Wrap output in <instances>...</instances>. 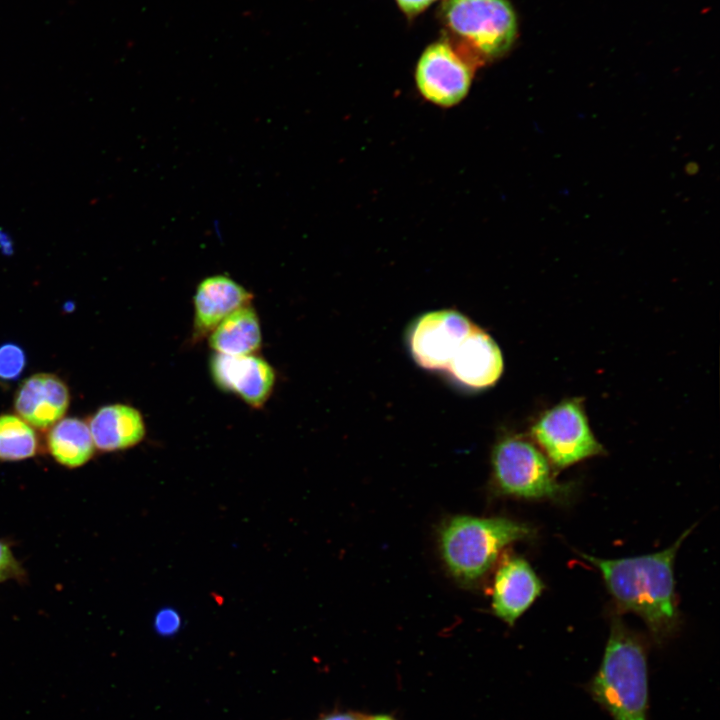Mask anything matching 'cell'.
I'll use <instances>...</instances> for the list:
<instances>
[{"mask_svg":"<svg viewBox=\"0 0 720 720\" xmlns=\"http://www.w3.org/2000/svg\"><path fill=\"white\" fill-rule=\"evenodd\" d=\"M533 535L528 524L506 517L456 515L442 523L438 539L450 574L473 584L486 575L504 548Z\"/></svg>","mask_w":720,"mask_h":720,"instance_id":"3","label":"cell"},{"mask_svg":"<svg viewBox=\"0 0 720 720\" xmlns=\"http://www.w3.org/2000/svg\"><path fill=\"white\" fill-rule=\"evenodd\" d=\"M365 715L352 711H336L325 714L317 720H364Z\"/></svg>","mask_w":720,"mask_h":720,"instance_id":"22","label":"cell"},{"mask_svg":"<svg viewBox=\"0 0 720 720\" xmlns=\"http://www.w3.org/2000/svg\"><path fill=\"white\" fill-rule=\"evenodd\" d=\"M497 491L526 500H562L571 488L557 481L553 467L536 444L520 434H506L491 454Z\"/></svg>","mask_w":720,"mask_h":720,"instance_id":"4","label":"cell"},{"mask_svg":"<svg viewBox=\"0 0 720 720\" xmlns=\"http://www.w3.org/2000/svg\"><path fill=\"white\" fill-rule=\"evenodd\" d=\"M214 353L245 356L256 354L262 345L260 319L251 304L225 317L208 335Z\"/></svg>","mask_w":720,"mask_h":720,"instance_id":"15","label":"cell"},{"mask_svg":"<svg viewBox=\"0 0 720 720\" xmlns=\"http://www.w3.org/2000/svg\"><path fill=\"white\" fill-rule=\"evenodd\" d=\"M39 441L33 427L12 414L0 415V461H21L35 456Z\"/></svg>","mask_w":720,"mask_h":720,"instance_id":"17","label":"cell"},{"mask_svg":"<svg viewBox=\"0 0 720 720\" xmlns=\"http://www.w3.org/2000/svg\"><path fill=\"white\" fill-rule=\"evenodd\" d=\"M530 434L557 470L605 452L589 426L580 398L564 400L544 411L531 426Z\"/></svg>","mask_w":720,"mask_h":720,"instance_id":"6","label":"cell"},{"mask_svg":"<svg viewBox=\"0 0 720 720\" xmlns=\"http://www.w3.org/2000/svg\"><path fill=\"white\" fill-rule=\"evenodd\" d=\"M472 77L471 65L445 42L430 44L420 56L415 70V82L421 96L444 108L459 104L467 96Z\"/></svg>","mask_w":720,"mask_h":720,"instance_id":"7","label":"cell"},{"mask_svg":"<svg viewBox=\"0 0 720 720\" xmlns=\"http://www.w3.org/2000/svg\"><path fill=\"white\" fill-rule=\"evenodd\" d=\"M95 448L115 452L134 447L146 435L141 412L131 405L114 403L99 408L89 420Z\"/></svg>","mask_w":720,"mask_h":720,"instance_id":"14","label":"cell"},{"mask_svg":"<svg viewBox=\"0 0 720 720\" xmlns=\"http://www.w3.org/2000/svg\"><path fill=\"white\" fill-rule=\"evenodd\" d=\"M446 371L467 387H490L503 372L501 350L488 333L474 324L457 348Z\"/></svg>","mask_w":720,"mask_h":720,"instance_id":"12","label":"cell"},{"mask_svg":"<svg viewBox=\"0 0 720 720\" xmlns=\"http://www.w3.org/2000/svg\"><path fill=\"white\" fill-rule=\"evenodd\" d=\"M253 294L225 275L204 278L193 296V332L195 341L209 333L229 314L251 304Z\"/></svg>","mask_w":720,"mask_h":720,"instance_id":"13","label":"cell"},{"mask_svg":"<svg viewBox=\"0 0 720 720\" xmlns=\"http://www.w3.org/2000/svg\"><path fill=\"white\" fill-rule=\"evenodd\" d=\"M587 691L613 720H648L647 648L639 634L613 617L598 671Z\"/></svg>","mask_w":720,"mask_h":720,"instance_id":"2","label":"cell"},{"mask_svg":"<svg viewBox=\"0 0 720 720\" xmlns=\"http://www.w3.org/2000/svg\"><path fill=\"white\" fill-rule=\"evenodd\" d=\"M691 530L668 548L652 554L603 559L580 553L599 570L617 607L639 616L657 644L671 638L678 627L674 561Z\"/></svg>","mask_w":720,"mask_h":720,"instance_id":"1","label":"cell"},{"mask_svg":"<svg viewBox=\"0 0 720 720\" xmlns=\"http://www.w3.org/2000/svg\"><path fill=\"white\" fill-rule=\"evenodd\" d=\"M441 16L447 28L484 59L504 55L517 35L508 0H443Z\"/></svg>","mask_w":720,"mask_h":720,"instance_id":"5","label":"cell"},{"mask_svg":"<svg viewBox=\"0 0 720 720\" xmlns=\"http://www.w3.org/2000/svg\"><path fill=\"white\" fill-rule=\"evenodd\" d=\"M25 353L13 343L0 346V378L12 380L21 375L25 367Z\"/></svg>","mask_w":720,"mask_h":720,"instance_id":"18","label":"cell"},{"mask_svg":"<svg viewBox=\"0 0 720 720\" xmlns=\"http://www.w3.org/2000/svg\"><path fill=\"white\" fill-rule=\"evenodd\" d=\"M25 576L24 570L7 543L0 540V583L19 580Z\"/></svg>","mask_w":720,"mask_h":720,"instance_id":"19","label":"cell"},{"mask_svg":"<svg viewBox=\"0 0 720 720\" xmlns=\"http://www.w3.org/2000/svg\"><path fill=\"white\" fill-rule=\"evenodd\" d=\"M364 720H396V719L388 714H376V715H371V716H365Z\"/></svg>","mask_w":720,"mask_h":720,"instance_id":"23","label":"cell"},{"mask_svg":"<svg viewBox=\"0 0 720 720\" xmlns=\"http://www.w3.org/2000/svg\"><path fill=\"white\" fill-rule=\"evenodd\" d=\"M209 372L220 390L237 396L254 409L264 406L276 382L274 368L256 354L230 356L214 353L209 361Z\"/></svg>","mask_w":720,"mask_h":720,"instance_id":"9","label":"cell"},{"mask_svg":"<svg viewBox=\"0 0 720 720\" xmlns=\"http://www.w3.org/2000/svg\"><path fill=\"white\" fill-rule=\"evenodd\" d=\"M69 403L68 386L51 373H37L26 378L14 397L15 412L38 430H47L61 420Z\"/></svg>","mask_w":720,"mask_h":720,"instance_id":"11","label":"cell"},{"mask_svg":"<svg viewBox=\"0 0 720 720\" xmlns=\"http://www.w3.org/2000/svg\"><path fill=\"white\" fill-rule=\"evenodd\" d=\"M46 443L52 458L70 469L85 465L96 449L89 425L76 417L62 418L49 428Z\"/></svg>","mask_w":720,"mask_h":720,"instance_id":"16","label":"cell"},{"mask_svg":"<svg viewBox=\"0 0 720 720\" xmlns=\"http://www.w3.org/2000/svg\"><path fill=\"white\" fill-rule=\"evenodd\" d=\"M544 584L522 557L504 560L494 577L491 605L493 613L512 626L541 595Z\"/></svg>","mask_w":720,"mask_h":720,"instance_id":"10","label":"cell"},{"mask_svg":"<svg viewBox=\"0 0 720 720\" xmlns=\"http://www.w3.org/2000/svg\"><path fill=\"white\" fill-rule=\"evenodd\" d=\"M435 0H396L400 9L408 16L417 15Z\"/></svg>","mask_w":720,"mask_h":720,"instance_id":"21","label":"cell"},{"mask_svg":"<svg viewBox=\"0 0 720 720\" xmlns=\"http://www.w3.org/2000/svg\"><path fill=\"white\" fill-rule=\"evenodd\" d=\"M474 324L455 310H437L417 319L409 334L413 359L428 370H447L457 348Z\"/></svg>","mask_w":720,"mask_h":720,"instance_id":"8","label":"cell"},{"mask_svg":"<svg viewBox=\"0 0 720 720\" xmlns=\"http://www.w3.org/2000/svg\"><path fill=\"white\" fill-rule=\"evenodd\" d=\"M180 626V618L172 609H164L160 611L155 619V627L157 631L164 635H170L178 630Z\"/></svg>","mask_w":720,"mask_h":720,"instance_id":"20","label":"cell"}]
</instances>
